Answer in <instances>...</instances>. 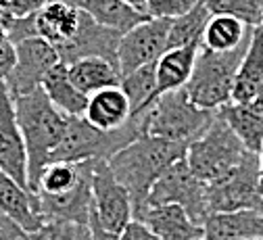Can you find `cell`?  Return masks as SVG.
Here are the masks:
<instances>
[{
  "label": "cell",
  "mask_w": 263,
  "mask_h": 240,
  "mask_svg": "<svg viewBox=\"0 0 263 240\" xmlns=\"http://www.w3.org/2000/svg\"><path fill=\"white\" fill-rule=\"evenodd\" d=\"M186 151H188V144L170 142V140L142 134L140 138L127 144L109 161L113 176L129 192L132 207H134V219L146 207V200L155 182L174 163L186 159Z\"/></svg>",
  "instance_id": "1"
},
{
  "label": "cell",
  "mask_w": 263,
  "mask_h": 240,
  "mask_svg": "<svg viewBox=\"0 0 263 240\" xmlns=\"http://www.w3.org/2000/svg\"><path fill=\"white\" fill-rule=\"evenodd\" d=\"M13 100H15L17 123L27 151L29 190L34 192L42 171L50 165L52 155L63 138L67 117L48 100L42 88Z\"/></svg>",
  "instance_id": "2"
},
{
  "label": "cell",
  "mask_w": 263,
  "mask_h": 240,
  "mask_svg": "<svg viewBox=\"0 0 263 240\" xmlns=\"http://www.w3.org/2000/svg\"><path fill=\"white\" fill-rule=\"evenodd\" d=\"M144 134L142 119L132 117L123 127L105 132L94 127L84 115L67 117L63 138L52 155V161L63 163H84V161H111L119 151L132 144Z\"/></svg>",
  "instance_id": "3"
},
{
  "label": "cell",
  "mask_w": 263,
  "mask_h": 240,
  "mask_svg": "<svg viewBox=\"0 0 263 240\" xmlns=\"http://www.w3.org/2000/svg\"><path fill=\"white\" fill-rule=\"evenodd\" d=\"M138 117L142 119L144 134L190 146L209 130L215 119V111L196 107L182 88L159 96Z\"/></svg>",
  "instance_id": "4"
},
{
  "label": "cell",
  "mask_w": 263,
  "mask_h": 240,
  "mask_svg": "<svg viewBox=\"0 0 263 240\" xmlns=\"http://www.w3.org/2000/svg\"><path fill=\"white\" fill-rule=\"evenodd\" d=\"M247 44L232 52H215L201 46L194 71L184 88L196 107L205 111H219L223 105L232 102L234 78L245 57Z\"/></svg>",
  "instance_id": "5"
},
{
  "label": "cell",
  "mask_w": 263,
  "mask_h": 240,
  "mask_svg": "<svg viewBox=\"0 0 263 240\" xmlns=\"http://www.w3.org/2000/svg\"><path fill=\"white\" fill-rule=\"evenodd\" d=\"M247 155L249 151L236 138L232 127L215 111V119L209 130L188 146L186 163L196 178L211 184L226 176L230 169H234Z\"/></svg>",
  "instance_id": "6"
},
{
  "label": "cell",
  "mask_w": 263,
  "mask_h": 240,
  "mask_svg": "<svg viewBox=\"0 0 263 240\" xmlns=\"http://www.w3.org/2000/svg\"><path fill=\"white\" fill-rule=\"evenodd\" d=\"M209 213L228 211H259L263 213L259 155L249 153L226 176L207 184Z\"/></svg>",
  "instance_id": "7"
},
{
  "label": "cell",
  "mask_w": 263,
  "mask_h": 240,
  "mask_svg": "<svg viewBox=\"0 0 263 240\" xmlns=\"http://www.w3.org/2000/svg\"><path fill=\"white\" fill-rule=\"evenodd\" d=\"M148 205H178L199 226H203L211 215L207 200V182L199 180L192 174L186 159L174 163L155 182L146 200V207Z\"/></svg>",
  "instance_id": "8"
},
{
  "label": "cell",
  "mask_w": 263,
  "mask_h": 240,
  "mask_svg": "<svg viewBox=\"0 0 263 240\" xmlns=\"http://www.w3.org/2000/svg\"><path fill=\"white\" fill-rule=\"evenodd\" d=\"M174 19H148L123 33L119 44V73L121 78L146 65H155L167 52V40Z\"/></svg>",
  "instance_id": "9"
},
{
  "label": "cell",
  "mask_w": 263,
  "mask_h": 240,
  "mask_svg": "<svg viewBox=\"0 0 263 240\" xmlns=\"http://www.w3.org/2000/svg\"><path fill=\"white\" fill-rule=\"evenodd\" d=\"M15 46H17V63L11 76L5 80V84L9 88V94L13 98H19L42 88L44 78L57 63H61V59L57 48L40 36L27 38Z\"/></svg>",
  "instance_id": "10"
},
{
  "label": "cell",
  "mask_w": 263,
  "mask_h": 240,
  "mask_svg": "<svg viewBox=\"0 0 263 240\" xmlns=\"http://www.w3.org/2000/svg\"><path fill=\"white\" fill-rule=\"evenodd\" d=\"M92 196L94 213L107 230L121 234L123 228L134 219V207H132L129 192L113 176L109 161H94Z\"/></svg>",
  "instance_id": "11"
},
{
  "label": "cell",
  "mask_w": 263,
  "mask_h": 240,
  "mask_svg": "<svg viewBox=\"0 0 263 240\" xmlns=\"http://www.w3.org/2000/svg\"><path fill=\"white\" fill-rule=\"evenodd\" d=\"M123 33L105 27L101 23H96L84 9L80 15V27L76 31V36L69 42H63L57 48L61 63L71 65L80 59L88 57H98L113 63L119 69V44H121Z\"/></svg>",
  "instance_id": "12"
},
{
  "label": "cell",
  "mask_w": 263,
  "mask_h": 240,
  "mask_svg": "<svg viewBox=\"0 0 263 240\" xmlns=\"http://www.w3.org/2000/svg\"><path fill=\"white\" fill-rule=\"evenodd\" d=\"M0 169L29 190L27 151L17 123L15 100L5 80H0Z\"/></svg>",
  "instance_id": "13"
},
{
  "label": "cell",
  "mask_w": 263,
  "mask_h": 240,
  "mask_svg": "<svg viewBox=\"0 0 263 240\" xmlns=\"http://www.w3.org/2000/svg\"><path fill=\"white\" fill-rule=\"evenodd\" d=\"M92 169H94V161H90V167L84 174V178L69 192L54 194V196L36 194L38 213L44 221H65V224H76V226H88L90 213L94 209Z\"/></svg>",
  "instance_id": "14"
},
{
  "label": "cell",
  "mask_w": 263,
  "mask_h": 240,
  "mask_svg": "<svg viewBox=\"0 0 263 240\" xmlns=\"http://www.w3.org/2000/svg\"><path fill=\"white\" fill-rule=\"evenodd\" d=\"M148 226L159 240H199L203 238V226L194 224L192 217L178 205H148L136 217Z\"/></svg>",
  "instance_id": "15"
},
{
  "label": "cell",
  "mask_w": 263,
  "mask_h": 240,
  "mask_svg": "<svg viewBox=\"0 0 263 240\" xmlns=\"http://www.w3.org/2000/svg\"><path fill=\"white\" fill-rule=\"evenodd\" d=\"M261 92H263V31L261 27H253L251 40L247 44L245 57L234 78L232 102L251 105Z\"/></svg>",
  "instance_id": "16"
},
{
  "label": "cell",
  "mask_w": 263,
  "mask_h": 240,
  "mask_svg": "<svg viewBox=\"0 0 263 240\" xmlns=\"http://www.w3.org/2000/svg\"><path fill=\"white\" fill-rule=\"evenodd\" d=\"M0 213L23 226L29 234L44 224L38 213L36 194L15 182L3 169H0Z\"/></svg>",
  "instance_id": "17"
},
{
  "label": "cell",
  "mask_w": 263,
  "mask_h": 240,
  "mask_svg": "<svg viewBox=\"0 0 263 240\" xmlns=\"http://www.w3.org/2000/svg\"><path fill=\"white\" fill-rule=\"evenodd\" d=\"M84 117L98 130L113 132L123 127L132 119V107L125 92L115 86L88 96V107Z\"/></svg>",
  "instance_id": "18"
},
{
  "label": "cell",
  "mask_w": 263,
  "mask_h": 240,
  "mask_svg": "<svg viewBox=\"0 0 263 240\" xmlns=\"http://www.w3.org/2000/svg\"><path fill=\"white\" fill-rule=\"evenodd\" d=\"M263 236V213L259 211H228L211 213L203 224L207 240H247Z\"/></svg>",
  "instance_id": "19"
},
{
  "label": "cell",
  "mask_w": 263,
  "mask_h": 240,
  "mask_svg": "<svg viewBox=\"0 0 263 240\" xmlns=\"http://www.w3.org/2000/svg\"><path fill=\"white\" fill-rule=\"evenodd\" d=\"M80 15L82 9L63 0H50L40 13H36V33L52 46L69 42L80 27Z\"/></svg>",
  "instance_id": "20"
},
{
  "label": "cell",
  "mask_w": 263,
  "mask_h": 240,
  "mask_svg": "<svg viewBox=\"0 0 263 240\" xmlns=\"http://www.w3.org/2000/svg\"><path fill=\"white\" fill-rule=\"evenodd\" d=\"M201 46H203V42L190 44L184 48H172L157 61V92H159V96L186 88V84L194 71V63H196V57H199Z\"/></svg>",
  "instance_id": "21"
},
{
  "label": "cell",
  "mask_w": 263,
  "mask_h": 240,
  "mask_svg": "<svg viewBox=\"0 0 263 240\" xmlns=\"http://www.w3.org/2000/svg\"><path fill=\"white\" fill-rule=\"evenodd\" d=\"M42 90L65 117H82L86 113L88 96L76 88L69 78V67L65 63H57L48 71L42 82Z\"/></svg>",
  "instance_id": "22"
},
{
  "label": "cell",
  "mask_w": 263,
  "mask_h": 240,
  "mask_svg": "<svg viewBox=\"0 0 263 240\" xmlns=\"http://www.w3.org/2000/svg\"><path fill=\"white\" fill-rule=\"evenodd\" d=\"M69 67V78L76 84V88L80 92H84L86 96H92L101 90L107 88H115L121 84V73L119 69L105 61V59H98V57H88V59H80Z\"/></svg>",
  "instance_id": "23"
},
{
  "label": "cell",
  "mask_w": 263,
  "mask_h": 240,
  "mask_svg": "<svg viewBox=\"0 0 263 240\" xmlns=\"http://www.w3.org/2000/svg\"><path fill=\"white\" fill-rule=\"evenodd\" d=\"M217 113L232 127L242 146L249 153L259 155L263 146V117L251 105H238V102H228Z\"/></svg>",
  "instance_id": "24"
},
{
  "label": "cell",
  "mask_w": 263,
  "mask_h": 240,
  "mask_svg": "<svg viewBox=\"0 0 263 240\" xmlns=\"http://www.w3.org/2000/svg\"><path fill=\"white\" fill-rule=\"evenodd\" d=\"M80 9H84L96 23L111 27L119 33H127L151 19L148 15L129 7L125 0H86Z\"/></svg>",
  "instance_id": "25"
},
{
  "label": "cell",
  "mask_w": 263,
  "mask_h": 240,
  "mask_svg": "<svg viewBox=\"0 0 263 240\" xmlns=\"http://www.w3.org/2000/svg\"><path fill=\"white\" fill-rule=\"evenodd\" d=\"M253 27L228 15H213L203 33V46L215 52H232L251 40Z\"/></svg>",
  "instance_id": "26"
},
{
  "label": "cell",
  "mask_w": 263,
  "mask_h": 240,
  "mask_svg": "<svg viewBox=\"0 0 263 240\" xmlns=\"http://www.w3.org/2000/svg\"><path fill=\"white\" fill-rule=\"evenodd\" d=\"M119 88L125 92V96L129 100L132 117L142 115L159 98V92H157V63L140 67V69L123 76Z\"/></svg>",
  "instance_id": "27"
},
{
  "label": "cell",
  "mask_w": 263,
  "mask_h": 240,
  "mask_svg": "<svg viewBox=\"0 0 263 240\" xmlns=\"http://www.w3.org/2000/svg\"><path fill=\"white\" fill-rule=\"evenodd\" d=\"M209 19H211V13L207 11L203 0H199L188 13L176 17L172 21V29H170L167 50L184 48V46H190V44L203 42V33H205V27H207Z\"/></svg>",
  "instance_id": "28"
},
{
  "label": "cell",
  "mask_w": 263,
  "mask_h": 240,
  "mask_svg": "<svg viewBox=\"0 0 263 240\" xmlns=\"http://www.w3.org/2000/svg\"><path fill=\"white\" fill-rule=\"evenodd\" d=\"M90 167V161L84 163H63V161H54L50 163L38 180V186L34 190V194H63L69 192L71 188L78 186V182L84 178V174Z\"/></svg>",
  "instance_id": "29"
},
{
  "label": "cell",
  "mask_w": 263,
  "mask_h": 240,
  "mask_svg": "<svg viewBox=\"0 0 263 240\" xmlns=\"http://www.w3.org/2000/svg\"><path fill=\"white\" fill-rule=\"evenodd\" d=\"M207 11L213 15H228L240 19L249 27H261L263 0H203Z\"/></svg>",
  "instance_id": "30"
},
{
  "label": "cell",
  "mask_w": 263,
  "mask_h": 240,
  "mask_svg": "<svg viewBox=\"0 0 263 240\" xmlns=\"http://www.w3.org/2000/svg\"><path fill=\"white\" fill-rule=\"evenodd\" d=\"M199 0H148V17L153 19H176L188 13Z\"/></svg>",
  "instance_id": "31"
},
{
  "label": "cell",
  "mask_w": 263,
  "mask_h": 240,
  "mask_svg": "<svg viewBox=\"0 0 263 240\" xmlns=\"http://www.w3.org/2000/svg\"><path fill=\"white\" fill-rule=\"evenodd\" d=\"M80 226L65 221H44L36 232H31V240H73Z\"/></svg>",
  "instance_id": "32"
},
{
  "label": "cell",
  "mask_w": 263,
  "mask_h": 240,
  "mask_svg": "<svg viewBox=\"0 0 263 240\" xmlns=\"http://www.w3.org/2000/svg\"><path fill=\"white\" fill-rule=\"evenodd\" d=\"M17 63V46L5 29H0V80H7Z\"/></svg>",
  "instance_id": "33"
},
{
  "label": "cell",
  "mask_w": 263,
  "mask_h": 240,
  "mask_svg": "<svg viewBox=\"0 0 263 240\" xmlns=\"http://www.w3.org/2000/svg\"><path fill=\"white\" fill-rule=\"evenodd\" d=\"M7 3H9L11 13L17 19H25V17H31V15L40 13L50 0H7Z\"/></svg>",
  "instance_id": "34"
},
{
  "label": "cell",
  "mask_w": 263,
  "mask_h": 240,
  "mask_svg": "<svg viewBox=\"0 0 263 240\" xmlns=\"http://www.w3.org/2000/svg\"><path fill=\"white\" fill-rule=\"evenodd\" d=\"M0 240H31V234L11 217L0 213Z\"/></svg>",
  "instance_id": "35"
},
{
  "label": "cell",
  "mask_w": 263,
  "mask_h": 240,
  "mask_svg": "<svg viewBox=\"0 0 263 240\" xmlns=\"http://www.w3.org/2000/svg\"><path fill=\"white\" fill-rule=\"evenodd\" d=\"M119 236H121V240H159L157 234L148 226H144L142 221H138V219H132L123 228V232Z\"/></svg>",
  "instance_id": "36"
},
{
  "label": "cell",
  "mask_w": 263,
  "mask_h": 240,
  "mask_svg": "<svg viewBox=\"0 0 263 240\" xmlns=\"http://www.w3.org/2000/svg\"><path fill=\"white\" fill-rule=\"evenodd\" d=\"M88 228H90V234H92V240H121V236L117 232H111L107 230L101 221H98L94 209L90 213V221H88Z\"/></svg>",
  "instance_id": "37"
},
{
  "label": "cell",
  "mask_w": 263,
  "mask_h": 240,
  "mask_svg": "<svg viewBox=\"0 0 263 240\" xmlns=\"http://www.w3.org/2000/svg\"><path fill=\"white\" fill-rule=\"evenodd\" d=\"M15 19H17V17L11 13V9H9V3H7V0H0V29L9 31Z\"/></svg>",
  "instance_id": "38"
},
{
  "label": "cell",
  "mask_w": 263,
  "mask_h": 240,
  "mask_svg": "<svg viewBox=\"0 0 263 240\" xmlns=\"http://www.w3.org/2000/svg\"><path fill=\"white\" fill-rule=\"evenodd\" d=\"M125 3H127L129 7H134L136 11L148 15V0H125Z\"/></svg>",
  "instance_id": "39"
},
{
  "label": "cell",
  "mask_w": 263,
  "mask_h": 240,
  "mask_svg": "<svg viewBox=\"0 0 263 240\" xmlns=\"http://www.w3.org/2000/svg\"><path fill=\"white\" fill-rule=\"evenodd\" d=\"M73 240H92L90 228H88V226H80L78 232H76V236H73Z\"/></svg>",
  "instance_id": "40"
},
{
  "label": "cell",
  "mask_w": 263,
  "mask_h": 240,
  "mask_svg": "<svg viewBox=\"0 0 263 240\" xmlns=\"http://www.w3.org/2000/svg\"><path fill=\"white\" fill-rule=\"evenodd\" d=\"M251 107H253V109H255V111H257V113L263 117V92H261V94H259V96H257V98L251 102Z\"/></svg>",
  "instance_id": "41"
},
{
  "label": "cell",
  "mask_w": 263,
  "mask_h": 240,
  "mask_svg": "<svg viewBox=\"0 0 263 240\" xmlns=\"http://www.w3.org/2000/svg\"><path fill=\"white\" fill-rule=\"evenodd\" d=\"M63 3H67V5H71V7H78V9H80V7L86 3V0H63Z\"/></svg>",
  "instance_id": "42"
},
{
  "label": "cell",
  "mask_w": 263,
  "mask_h": 240,
  "mask_svg": "<svg viewBox=\"0 0 263 240\" xmlns=\"http://www.w3.org/2000/svg\"><path fill=\"white\" fill-rule=\"evenodd\" d=\"M259 171H261V180H263V146L259 151Z\"/></svg>",
  "instance_id": "43"
},
{
  "label": "cell",
  "mask_w": 263,
  "mask_h": 240,
  "mask_svg": "<svg viewBox=\"0 0 263 240\" xmlns=\"http://www.w3.org/2000/svg\"><path fill=\"white\" fill-rule=\"evenodd\" d=\"M247 240H263V236H259V238H247Z\"/></svg>",
  "instance_id": "44"
},
{
  "label": "cell",
  "mask_w": 263,
  "mask_h": 240,
  "mask_svg": "<svg viewBox=\"0 0 263 240\" xmlns=\"http://www.w3.org/2000/svg\"><path fill=\"white\" fill-rule=\"evenodd\" d=\"M261 196H263V180H261Z\"/></svg>",
  "instance_id": "45"
},
{
  "label": "cell",
  "mask_w": 263,
  "mask_h": 240,
  "mask_svg": "<svg viewBox=\"0 0 263 240\" xmlns=\"http://www.w3.org/2000/svg\"><path fill=\"white\" fill-rule=\"evenodd\" d=\"M261 31H263V19H261Z\"/></svg>",
  "instance_id": "46"
},
{
  "label": "cell",
  "mask_w": 263,
  "mask_h": 240,
  "mask_svg": "<svg viewBox=\"0 0 263 240\" xmlns=\"http://www.w3.org/2000/svg\"><path fill=\"white\" fill-rule=\"evenodd\" d=\"M199 240H207V238H199Z\"/></svg>",
  "instance_id": "47"
}]
</instances>
